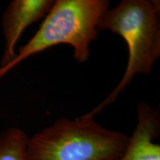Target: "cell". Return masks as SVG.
I'll return each mask as SVG.
<instances>
[{
  "mask_svg": "<svg viewBox=\"0 0 160 160\" xmlns=\"http://www.w3.org/2000/svg\"><path fill=\"white\" fill-rule=\"evenodd\" d=\"M108 0H57L41 26L11 63L0 68V79L31 56L58 45H69L78 62L88 59L90 45L97 39L100 18L109 9Z\"/></svg>",
  "mask_w": 160,
  "mask_h": 160,
  "instance_id": "3",
  "label": "cell"
},
{
  "mask_svg": "<svg viewBox=\"0 0 160 160\" xmlns=\"http://www.w3.org/2000/svg\"><path fill=\"white\" fill-rule=\"evenodd\" d=\"M28 138L17 128L0 132V160H28L26 146Z\"/></svg>",
  "mask_w": 160,
  "mask_h": 160,
  "instance_id": "6",
  "label": "cell"
},
{
  "mask_svg": "<svg viewBox=\"0 0 160 160\" xmlns=\"http://www.w3.org/2000/svg\"><path fill=\"white\" fill-rule=\"evenodd\" d=\"M160 4L154 0H123L108 9L98 23V31L108 30L125 41L128 51L126 70L108 97L86 113L94 117L118 96L137 74L149 75L160 57Z\"/></svg>",
  "mask_w": 160,
  "mask_h": 160,
  "instance_id": "1",
  "label": "cell"
},
{
  "mask_svg": "<svg viewBox=\"0 0 160 160\" xmlns=\"http://www.w3.org/2000/svg\"><path fill=\"white\" fill-rule=\"evenodd\" d=\"M129 141L121 132L102 127L93 117L60 118L28 138V160H119Z\"/></svg>",
  "mask_w": 160,
  "mask_h": 160,
  "instance_id": "2",
  "label": "cell"
},
{
  "mask_svg": "<svg viewBox=\"0 0 160 160\" xmlns=\"http://www.w3.org/2000/svg\"><path fill=\"white\" fill-rule=\"evenodd\" d=\"M137 113V127L119 160H160V145L153 142L160 133L159 111L142 102Z\"/></svg>",
  "mask_w": 160,
  "mask_h": 160,
  "instance_id": "5",
  "label": "cell"
},
{
  "mask_svg": "<svg viewBox=\"0 0 160 160\" xmlns=\"http://www.w3.org/2000/svg\"><path fill=\"white\" fill-rule=\"evenodd\" d=\"M53 3V0H12L8 4L2 18L5 47L0 68L15 58L16 45L24 31L31 24L45 17Z\"/></svg>",
  "mask_w": 160,
  "mask_h": 160,
  "instance_id": "4",
  "label": "cell"
}]
</instances>
